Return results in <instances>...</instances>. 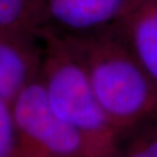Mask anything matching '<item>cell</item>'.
I'll list each match as a JSON object with an SVG mask.
<instances>
[{"label": "cell", "mask_w": 157, "mask_h": 157, "mask_svg": "<svg viewBox=\"0 0 157 157\" xmlns=\"http://www.w3.org/2000/svg\"><path fill=\"white\" fill-rule=\"evenodd\" d=\"M137 0H42L41 33L82 36L119 27Z\"/></svg>", "instance_id": "obj_4"}, {"label": "cell", "mask_w": 157, "mask_h": 157, "mask_svg": "<svg viewBox=\"0 0 157 157\" xmlns=\"http://www.w3.org/2000/svg\"><path fill=\"white\" fill-rule=\"evenodd\" d=\"M43 39L21 30L0 32V99L12 102L17 93L39 78Z\"/></svg>", "instance_id": "obj_5"}, {"label": "cell", "mask_w": 157, "mask_h": 157, "mask_svg": "<svg viewBox=\"0 0 157 157\" xmlns=\"http://www.w3.org/2000/svg\"><path fill=\"white\" fill-rule=\"evenodd\" d=\"M43 58L40 79L57 115L78 130L93 157H109L118 129L108 120L78 56L62 36L41 33Z\"/></svg>", "instance_id": "obj_2"}, {"label": "cell", "mask_w": 157, "mask_h": 157, "mask_svg": "<svg viewBox=\"0 0 157 157\" xmlns=\"http://www.w3.org/2000/svg\"><path fill=\"white\" fill-rule=\"evenodd\" d=\"M62 37L83 63L101 108L119 133L157 120V87L130 51L119 27Z\"/></svg>", "instance_id": "obj_1"}, {"label": "cell", "mask_w": 157, "mask_h": 157, "mask_svg": "<svg viewBox=\"0 0 157 157\" xmlns=\"http://www.w3.org/2000/svg\"><path fill=\"white\" fill-rule=\"evenodd\" d=\"M124 157H157V120L155 124L140 129Z\"/></svg>", "instance_id": "obj_9"}, {"label": "cell", "mask_w": 157, "mask_h": 157, "mask_svg": "<svg viewBox=\"0 0 157 157\" xmlns=\"http://www.w3.org/2000/svg\"><path fill=\"white\" fill-rule=\"evenodd\" d=\"M119 30L157 87V0H137Z\"/></svg>", "instance_id": "obj_6"}, {"label": "cell", "mask_w": 157, "mask_h": 157, "mask_svg": "<svg viewBox=\"0 0 157 157\" xmlns=\"http://www.w3.org/2000/svg\"><path fill=\"white\" fill-rule=\"evenodd\" d=\"M17 146V130L11 102L0 99V157H14Z\"/></svg>", "instance_id": "obj_8"}, {"label": "cell", "mask_w": 157, "mask_h": 157, "mask_svg": "<svg viewBox=\"0 0 157 157\" xmlns=\"http://www.w3.org/2000/svg\"><path fill=\"white\" fill-rule=\"evenodd\" d=\"M11 105L17 135L34 149L51 157H93L80 133L52 109L40 77L23 87Z\"/></svg>", "instance_id": "obj_3"}, {"label": "cell", "mask_w": 157, "mask_h": 157, "mask_svg": "<svg viewBox=\"0 0 157 157\" xmlns=\"http://www.w3.org/2000/svg\"><path fill=\"white\" fill-rule=\"evenodd\" d=\"M42 0H0V32L41 34Z\"/></svg>", "instance_id": "obj_7"}]
</instances>
